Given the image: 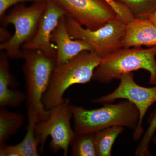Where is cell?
<instances>
[{"mask_svg":"<svg viewBox=\"0 0 156 156\" xmlns=\"http://www.w3.org/2000/svg\"><path fill=\"white\" fill-rule=\"evenodd\" d=\"M101 59L94 52L85 50L65 63L56 66L42 98L45 109L49 111L63 102V95L71 86L90 82Z\"/></svg>","mask_w":156,"mask_h":156,"instance_id":"obj_1","label":"cell"},{"mask_svg":"<svg viewBox=\"0 0 156 156\" xmlns=\"http://www.w3.org/2000/svg\"><path fill=\"white\" fill-rule=\"evenodd\" d=\"M26 88V104L28 118L37 122L48 119L50 111L45 109L42 98L47 90L51 74L56 66V59L41 50H22Z\"/></svg>","mask_w":156,"mask_h":156,"instance_id":"obj_2","label":"cell"},{"mask_svg":"<svg viewBox=\"0 0 156 156\" xmlns=\"http://www.w3.org/2000/svg\"><path fill=\"white\" fill-rule=\"evenodd\" d=\"M104 105L101 108L92 110L71 105L75 133H95L115 126L136 130L140 114L134 104L126 100L115 104Z\"/></svg>","mask_w":156,"mask_h":156,"instance_id":"obj_3","label":"cell"},{"mask_svg":"<svg viewBox=\"0 0 156 156\" xmlns=\"http://www.w3.org/2000/svg\"><path fill=\"white\" fill-rule=\"evenodd\" d=\"M156 46L148 49L121 48L102 58L94 70L92 79L108 83L120 79L126 73L144 69L150 74L149 84L156 86Z\"/></svg>","mask_w":156,"mask_h":156,"instance_id":"obj_4","label":"cell"},{"mask_svg":"<svg viewBox=\"0 0 156 156\" xmlns=\"http://www.w3.org/2000/svg\"><path fill=\"white\" fill-rule=\"evenodd\" d=\"M46 8L44 2L33 3L27 6L25 3L14 6L8 14L1 18V25L12 24L14 33L7 41L0 44V50L5 51L9 58H23L22 47L32 40L36 34L40 19Z\"/></svg>","mask_w":156,"mask_h":156,"instance_id":"obj_5","label":"cell"},{"mask_svg":"<svg viewBox=\"0 0 156 156\" xmlns=\"http://www.w3.org/2000/svg\"><path fill=\"white\" fill-rule=\"evenodd\" d=\"M66 26L72 38L83 40L91 45L94 53L103 58L122 48L121 43L126 24L118 18L95 30L84 28L75 20L66 16Z\"/></svg>","mask_w":156,"mask_h":156,"instance_id":"obj_6","label":"cell"},{"mask_svg":"<svg viewBox=\"0 0 156 156\" xmlns=\"http://www.w3.org/2000/svg\"><path fill=\"white\" fill-rule=\"evenodd\" d=\"M49 111L48 119L39 122L35 126V134L41 141L40 151L43 152L46 140L50 136L51 150L54 152L62 150L64 156H67L70 143L76 135L71 126L73 113L69 101L65 99Z\"/></svg>","mask_w":156,"mask_h":156,"instance_id":"obj_7","label":"cell"},{"mask_svg":"<svg viewBox=\"0 0 156 156\" xmlns=\"http://www.w3.org/2000/svg\"><path fill=\"white\" fill-rule=\"evenodd\" d=\"M119 87L112 93L92 100L93 103L106 104L112 103L116 99L123 98L134 104L139 112V122L133 133L134 140L141 137L143 129L142 122L149 108L156 102V86L151 88L141 87L135 83L134 74L126 73L120 79Z\"/></svg>","mask_w":156,"mask_h":156,"instance_id":"obj_8","label":"cell"},{"mask_svg":"<svg viewBox=\"0 0 156 156\" xmlns=\"http://www.w3.org/2000/svg\"><path fill=\"white\" fill-rule=\"evenodd\" d=\"M66 16L85 28L95 30L117 18L114 9L103 0H52Z\"/></svg>","mask_w":156,"mask_h":156,"instance_id":"obj_9","label":"cell"},{"mask_svg":"<svg viewBox=\"0 0 156 156\" xmlns=\"http://www.w3.org/2000/svg\"><path fill=\"white\" fill-rule=\"evenodd\" d=\"M45 1L46 9L40 19L36 34L32 40L23 45L22 50H41L49 57L56 59V47L50 38L59 20L66 14L52 0Z\"/></svg>","mask_w":156,"mask_h":156,"instance_id":"obj_10","label":"cell"},{"mask_svg":"<svg viewBox=\"0 0 156 156\" xmlns=\"http://www.w3.org/2000/svg\"><path fill=\"white\" fill-rule=\"evenodd\" d=\"M65 16L59 20L50 38L56 48V66L65 63L82 51L94 52V48L87 42L71 37L66 26Z\"/></svg>","mask_w":156,"mask_h":156,"instance_id":"obj_11","label":"cell"},{"mask_svg":"<svg viewBox=\"0 0 156 156\" xmlns=\"http://www.w3.org/2000/svg\"><path fill=\"white\" fill-rule=\"evenodd\" d=\"M122 48L156 46V26L148 18H134L126 24Z\"/></svg>","mask_w":156,"mask_h":156,"instance_id":"obj_12","label":"cell"},{"mask_svg":"<svg viewBox=\"0 0 156 156\" xmlns=\"http://www.w3.org/2000/svg\"><path fill=\"white\" fill-rule=\"evenodd\" d=\"M9 56L5 52L0 53V105L14 107L26 100V95L19 90L10 89L15 87L16 82L9 69Z\"/></svg>","mask_w":156,"mask_h":156,"instance_id":"obj_13","label":"cell"},{"mask_svg":"<svg viewBox=\"0 0 156 156\" xmlns=\"http://www.w3.org/2000/svg\"><path fill=\"white\" fill-rule=\"evenodd\" d=\"M28 118V124L26 134L23 140L16 145L5 144L0 146L1 156H38V146L41 141L34 133L36 120Z\"/></svg>","mask_w":156,"mask_h":156,"instance_id":"obj_14","label":"cell"},{"mask_svg":"<svg viewBox=\"0 0 156 156\" xmlns=\"http://www.w3.org/2000/svg\"><path fill=\"white\" fill-rule=\"evenodd\" d=\"M23 115L11 112L4 107L0 109V145L5 144L9 137L15 134L24 121Z\"/></svg>","mask_w":156,"mask_h":156,"instance_id":"obj_15","label":"cell"},{"mask_svg":"<svg viewBox=\"0 0 156 156\" xmlns=\"http://www.w3.org/2000/svg\"><path fill=\"white\" fill-rule=\"evenodd\" d=\"M124 127L115 126L95 132L94 139L98 156H110L115 140L124 131Z\"/></svg>","mask_w":156,"mask_h":156,"instance_id":"obj_16","label":"cell"},{"mask_svg":"<svg viewBox=\"0 0 156 156\" xmlns=\"http://www.w3.org/2000/svg\"><path fill=\"white\" fill-rule=\"evenodd\" d=\"M95 133L76 134L70 143L71 155L73 156H97Z\"/></svg>","mask_w":156,"mask_h":156,"instance_id":"obj_17","label":"cell"},{"mask_svg":"<svg viewBox=\"0 0 156 156\" xmlns=\"http://www.w3.org/2000/svg\"><path fill=\"white\" fill-rule=\"evenodd\" d=\"M125 6L134 18H148L156 9V0H113Z\"/></svg>","mask_w":156,"mask_h":156,"instance_id":"obj_18","label":"cell"},{"mask_svg":"<svg viewBox=\"0 0 156 156\" xmlns=\"http://www.w3.org/2000/svg\"><path fill=\"white\" fill-rule=\"evenodd\" d=\"M148 122L149 124L148 128L136 148L135 156L150 155V153L148 150L149 145L156 131V110L150 116Z\"/></svg>","mask_w":156,"mask_h":156,"instance_id":"obj_19","label":"cell"},{"mask_svg":"<svg viewBox=\"0 0 156 156\" xmlns=\"http://www.w3.org/2000/svg\"><path fill=\"white\" fill-rule=\"evenodd\" d=\"M114 9L117 18L127 24L134 18L131 12L126 7L116 2L113 0H103Z\"/></svg>","mask_w":156,"mask_h":156,"instance_id":"obj_20","label":"cell"},{"mask_svg":"<svg viewBox=\"0 0 156 156\" xmlns=\"http://www.w3.org/2000/svg\"><path fill=\"white\" fill-rule=\"evenodd\" d=\"M44 2L45 0H0V18L5 14L6 11L12 6L27 2L36 3Z\"/></svg>","mask_w":156,"mask_h":156,"instance_id":"obj_21","label":"cell"},{"mask_svg":"<svg viewBox=\"0 0 156 156\" xmlns=\"http://www.w3.org/2000/svg\"><path fill=\"white\" fill-rule=\"evenodd\" d=\"M12 36H11V34L9 31L7 30L6 27L2 26L0 29V41L1 43L7 41L10 39Z\"/></svg>","mask_w":156,"mask_h":156,"instance_id":"obj_22","label":"cell"},{"mask_svg":"<svg viewBox=\"0 0 156 156\" xmlns=\"http://www.w3.org/2000/svg\"><path fill=\"white\" fill-rule=\"evenodd\" d=\"M148 18L151 20V22L156 26V9Z\"/></svg>","mask_w":156,"mask_h":156,"instance_id":"obj_23","label":"cell"},{"mask_svg":"<svg viewBox=\"0 0 156 156\" xmlns=\"http://www.w3.org/2000/svg\"><path fill=\"white\" fill-rule=\"evenodd\" d=\"M153 142L154 144L155 145V146L156 147V136L155 137H154L153 139Z\"/></svg>","mask_w":156,"mask_h":156,"instance_id":"obj_24","label":"cell"}]
</instances>
